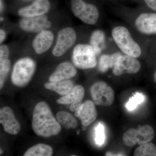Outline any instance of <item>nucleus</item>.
Wrapping results in <instances>:
<instances>
[{"instance_id":"f257e3e1","label":"nucleus","mask_w":156,"mask_h":156,"mask_svg":"<svg viewBox=\"0 0 156 156\" xmlns=\"http://www.w3.org/2000/svg\"><path fill=\"white\" fill-rule=\"evenodd\" d=\"M32 127L37 135L45 138L56 136L60 133L62 129L50 107L44 101L38 102L35 107Z\"/></svg>"},{"instance_id":"f03ea898","label":"nucleus","mask_w":156,"mask_h":156,"mask_svg":"<svg viewBox=\"0 0 156 156\" xmlns=\"http://www.w3.org/2000/svg\"><path fill=\"white\" fill-rule=\"evenodd\" d=\"M36 63L33 58L24 57L16 61L11 75L12 83L17 87H25L30 83L36 69Z\"/></svg>"},{"instance_id":"7ed1b4c3","label":"nucleus","mask_w":156,"mask_h":156,"mask_svg":"<svg viewBox=\"0 0 156 156\" xmlns=\"http://www.w3.org/2000/svg\"><path fill=\"white\" fill-rule=\"evenodd\" d=\"M112 34L116 44L123 53L136 58L141 55V48L128 29L123 26L116 27L112 30Z\"/></svg>"},{"instance_id":"20e7f679","label":"nucleus","mask_w":156,"mask_h":156,"mask_svg":"<svg viewBox=\"0 0 156 156\" xmlns=\"http://www.w3.org/2000/svg\"><path fill=\"white\" fill-rule=\"evenodd\" d=\"M94 49L90 45L79 44L73 50L72 59L73 64L82 69L94 68L97 64Z\"/></svg>"},{"instance_id":"39448f33","label":"nucleus","mask_w":156,"mask_h":156,"mask_svg":"<svg viewBox=\"0 0 156 156\" xmlns=\"http://www.w3.org/2000/svg\"><path fill=\"white\" fill-rule=\"evenodd\" d=\"M71 10L76 17L89 25L95 24L99 18V11L97 7L83 0H72Z\"/></svg>"},{"instance_id":"423d86ee","label":"nucleus","mask_w":156,"mask_h":156,"mask_svg":"<svg viewBox=\"0 0 156 156\" xmlns=\"http://www.w3.org/2000/svg\"><path fill=\"white\" fill-rule=\"evenodd\" d=\"M154 133L153 128L149 125L140 126L138 129L131 128L123 134V141L128 147H133L147 143L153 139Z\"/></svg>"},{"instance_id":"0eeeda50","label":"nucleus","mask_w":156,"mask_h":156,"mask_svg":"<svg viewBox=\"0 0 156 156\" xmlns=\"http://www.w3.org/2000/svg\"><path fill=\"white\" fill-rule=\"evenodd\" d=\"M76 38V33L74 29L70 27L62 29L57 34L56 44L52 50L53 56H63L74 45Z\"/></svg>"},{"instance_id":"6e6552de","label":"nucleus","mask_w":156,"mask_h":156,"mask_svg":"<svg viewBox=\"0 0 156 156\" xmlns=\"http://www.w3.org/2000/svg\"><path fill=\"white\" fill-rule=\"evenodd\" d=\"M93 101L97 105L109 106L114 101L113 90L104 82H98L92 85L90 89Z\"/></svg>"},{"instance_id":"1a4fd4ad","label":"nucleus","mask_w":156,"mask_h":156,"mask_svg":"<svg viewBox=\"0 0 156 156\" xmlns=\"http://www.w3.org/2000/svg\"><path fill=\"white\" fill-rule=\"evenodd\" d=\"M18 24L22 30L33 33H38L48 30L52 26L51 21L46 14L36 17H21Z\"/></svg>"},{"instance_id":"9d476101","label":"nucleus","mask_w":156,"mask_h":156,"mask_svg":"<svg viewBox=\"0 0 156 156\" xmlns=\"http://www.w3.org/2000/svg\"><path fill=\"white\" fill-rule=\"evenodd\" d=\"M140 68V62L136 58L126 54L121 55L113 68V73L116 76L122 75L124 73L134 74L138 72Z\"/></svg>"},{"instance_id":"9b49d317","label":"nucleus","mask_w":156,"mask_h":156,"mask_svg":"<svg viewBox=\"0 0 156 156\" xmlns=\"http://www.w3.org/2000/svg\"><path fill=\"white\" fill-rule=\"evenodd\" d=\"M0 123L4 131L12 135L18 134L21 129V126L15 118L14 112L9 107H4L0 109Z\"/></svg>"},{"instance_id":"f8f14e48","label":"nucleus","mask_w":156,"mask_h":156,"mask_svg":"<svg viewBox=\"0 0 156 156\" xmlns=\"http://www.w3.org/2000/svg\"><path fill=\"white\" fill-rule=\"evenodd\" d=\"M50 9L48 0H36L30 5L20 9L17 14L21 17H36L46 14Z\"/></svg>"},{"instance_id":"ddd939ff","label":"nucleus","mask_w":156,"mask_h":156,"mask_svg":"<svg viewBox=\"0 0 156 156\" xmlns=\"http://www.w3.org/2000/svg\"><path fill=\"white\" fill-rule=\"evenodd\" d=\"M54 34L52 31L45 30L37 33L32 41V47L38 55L47 52L53 45Z\"/></svg>"},{"instance_id":"4468645a","label":"nucleus","mask_w":156,"mask_h":156,"mask_svg":"<svg viewBox=\"0 0 156 156\" xmlns=\"http://www.w3.org/2000/svg\"><path fill=\"white\" fill-rule=\"evenodd\" d=\"M75 116L79 118L83 126H89L97 117V111L94 102L91 100H87L82 103L77 110L75 112Z\"/></svg>"},{"instance_id":"2eb2a0df","label":"nucleus","mask_w":156,"mask_h":156,"mask_svg":"<svg viewBox=\"0 0 156 156\" xmlns=\"http://www.w3.org/2000/svg\"><path fill=\"white\" fill-rule=\"evenodd\" d=\"M137 30L145 34H156V13H143L135 20Z\"/></svg>"},{"instance_id":"dca6fc26","label":"nucleus","mask_w":156,"mask_h":156,"mask_svg":"<svg viewBox=\"0 0 156 156\" xmlns=\"http://www.w3.org/2000/svg\"><path fill=\"white\" fill-rule=\"evenodd\" d=\"M77 70L71 62H63L58 64L56 69L49 77L50 82L70 80L75 76Z\"/></svg>"},{"instance_id":"f3484780","label":"nucleus","mask_w":156,"mask_h":156,"mask_svg":"<svg viewBox=\"0 0 156 156\" xmlns=\"http://www.w3.org/2000/svg\"><path fill=\"white\" fill-rule=\"evenodd\" d=\"M84 95L85 90L83 87L80 85H76L69 93L57 99L56 102L62 105L82 102Z\"/></svg>"},{"instance_id":"a211bd4d","label":"nucleus","mask_w":156,"mask_h":156,"mask_svg":"<svg viewBox=\"0 0 156 156\" xmlns=\"http://www.w3.org/2000/svg\"><path fill=\"white\" fill-rule=\"evenodd\" d=\"M74 87L73 82L70 80L50 82L44 85L46 89L54 91L62 96L67 95Z\"/></svg>"},{"instance_id":"6ab92c4d","label":"nucleus","mask_w":156,"mask_h":156,"mask_svg":"<svg viewBox=\"0 0 156 156\" xmlns=\"http://www.w3.org/2000/svg\"><path fill=\"white\" fill-rule=\"evenodd\" d=\"M90 45L94 49L96 55L100 54L105 47V36L101 30H96L92 33L90 37Z\"/></svg>"},{"instance_id":"aec40b11","label":"nucleus","mask_w":156,"mask_h":156,"mask_svg":"<svg viewBox=\"0 0 156 156\" xmlns=\"http://www.w3.org/2000/svg\"><path fill=\"white\" fill-rule=\"evenodd\" d=\"M121 55L120 53H115L111 55H101L98 61V69L99 71L105 73L109 69L113 68L117 59Z\"/></svg>"},{"instance_id":"412c9836","label":"nucleus","mask_w":156,"mask_h":156,"mask_svg":"<svg viewBox=\"0 0 156 156\" xmlns=\"http://www.w3.org/2000/svg\"><path fill=\"white\" fill-rule=\"evenodd\" d=\"M53 150L50 146L44 144H38L28 149L23 156H51Z\"/></svg>"},{"instance_id":"4be33fe9","label":"nucleus","mask_w":156,"mask_h":156,"mask_svg":"<svg viewBox=\"0 0 156 156\" xmlns=\"http://www.w3.org/2000/svg\"><path fill=\"white\" fill-rule=\"evenodd\" d=\"M56 119L59 124L66 129H75L77 127V121L68 112H58L56 114Z\"/></svg>"},{"instance_id":"5701e85b","label":"nucleus","mask_w":156,"mask_h":156,"mask_svg":"<svg viewBox=\"0 0 156 156\" xmlns=\"http://www.w3.org/2000/svg\"><path fill=\"white\" fill-rule=\"evenodd\" d=\"M135 156H156V147L151 143H147L140 145L135 150Z\"/></svg>"},{"instance_id":"b1692460","label":"nucleus","mask_w":156,"mask_h":156,"mask_svg":"<svg viewBox=\"0 0 156 156\" xmlns=\"http://www.w3.org/2000/svg\"><path fill=\"white\" fill-rule=\"evenodd\" d=\"M11 68V62L8 59H5L0 62V89H2L4 87V84L10 69Z\"/></svg>"},{"instance_id":"393cba45","label":"nucleus","mask_w":156,"mask_h":156,"mask_svg":"<svg viewBox=\"0 0 156 156\" xmlns=\"http://www.w3.org/2000/svg\"><path fill=\"white\" fill-rule=\"evenodd\" d=\"M145 99V96L142 93L136 92L126 103V108L129 111L134 110L138 105L144 102Z\"/></svg>"},{"instance_id":"a878e982","label":"nucleus","mask_w":156,"mask_h":156,"mask_svg":"<svg viewBox=\"0 0 156 156\" xmlns=\"http://www.w3.org/2000/svg\"><path fill=\"white\" fill-rule=\"evenodd\" d=\"M105 128L103 124L99 123L95 129V141L98 146L103 145L105 141Z\"/></svg>"},{"instance_id":"bb28decb","label":"nucleus","mask_w":156,"mask_h":156,"mask_svg":"<svg viewBox=\"0 0 156 156\" xmlns=\"http://www.w3.org/2000/svg\"><path fill=\"white\" fill-rule=\"evenodd\" d=\"M10 55V50L7 45L2 44L0 47V62L9 58Z\"/></svg>"},{"instance_id":"cd10ccee","label":"nucleus","mask_w":156,"mask_h":156,"mask_svg":"<svg viewBox=\"0 0 156 156\" xmlns=\"http://www.w3.org/2000/svg\"><path fill=\"white\" fill-rule=\"evenodd\" d=\"M144 1L150 9L156 11V0H144Z\"/></svg>"},{"instance_id":"c85d7f7f","label":"nucleus","mask_w":156,"mask_h":156,"mask_svg":"<svg viewBox=\"0 0 156 156\" xmlns=\"http://www.w3.org/2000/svg\"><path fill=\"white\" fill-rule=\"evenodd\" d=\"M6 34L5 31L3 29H0V43L2 44L3 42L5 40Z\"/></svg>"},{"instance_id":"c756f323","label":"nucleus","mask_w":156,"mask_h":156,"mask_svg":"<svg viewBox=\"0 0 156 156\" xmlns=\"http://www.w3.org/2000/svg\"><path fill=\"white\" fill-rule=\"evenodd\" d=\"M3 4L2 1L1 0V12H2L3 11Z\"/></svg>"},{"instance_id":"7c9ffc66","label":"nucleus","mask_w":156,"mask_h":156,"mask_svg":"<svg viewBox=\"0 0 156 156\" xmlns=\"http://www.w3.org/2000/svg\"><path fill=\"white\" fill-rule=\"evenodd\" d=\"M154 82L156 83V71L154 73Z\"/></svg>"},{"instance_id":"2f4dec72","label":"nucleus","mask_w":156,"mask_h":156,"mask_svg":"<svg viewBox=\"0 0 156 156\" xmlns=\"http://www.w3.org/2000/svg\"><path fill=\"white\" fill-rule=\"evenodd\" d=\"M82 129H83V131H85L87 129V126H83L82 127Z\"/></svg>"},{"instance_id":"473e14b6","label":"nucleus","mask_w":156,"mask_h":156,"mask_svg":"<svg viewBox=\"0 0 156 156\" xmlns=\"http://www.w3.org/2000/svg\"><path fill=\"white\" fill-rule=\"evenodd\" d=\"M3 153V151H2V150L1 149V155Z\"/></svg>"}]
</instances>
